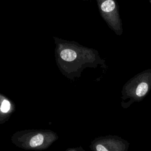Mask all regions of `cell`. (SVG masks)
Masks as SVG:
<instances>
[{"label": "cell", "instance_id": "8992f818", "mask_svg": "<svg viewBox=\"0 0 151 151\" xmlns=\"http://www.w3.org/2000/svg\"><path fill=\"white\" fill-rule=\"evenodd\" d=\"M15 110V106L13 101L0 93V124L8 120Z\"/></svg>", "mask_w": 151, "mask_h": 151}, {"label": "cell", "instance_id": "ba28073f", "mask_svg": "<svg viewBox=\"0 0 151 151\" xmlns=\"http://www.w3.org/2000/svg\"><path fill=\"white\" fill-rule=\"evenodd\" d=\"M81 1H91V0H81Z\"/></svg>", "mask_w": 151, "mask_h": 151}, {"label": "cell", "instance_id": "9c48e42d", "mask_svg": "<svg viewBox=\"0 0 151 151\" xmlns=\"http://www.w3.org/2000/svg\"><path fill=\"white\" fill-rule=\"evenodd\" d=\"M149 1V3L150 4V5H151V0H148Z\"/></svg>", "mask_w": 151, "mask_h": 151}, {"label": "cell", "instance_id": "5b68a950", "mask_svg": "<svg viewBox=\"0 0 151 151\" xmlns=\"http://www.w3.org/2000/svg\"><path fill=\"white\" fill-rule=\"evenodd\" d=\"M130 143L121 137L106 135L94 139L91 142V151H127Z\"/></svg>", "mask_w": 151, "mask_h": 151}, {"label": "cell", "instance_id": "277c9868", "mask_svg": "<svg viewBox=\"0 0 151 151\" xmlns=\"http://www.w3.org/2000/svg\"><path fill=\"white\" fill-rule=\"evenodd\" d=\"M100 16L116 35L123 33L122 21L116 0H96Z\"/></svg>", "mask_w": 151, "mask_h": 151}, {"label": "cell", "instance_id": "6da1fadb", "mask_svg": "<svg viewBox=\"0 0 151 151\" xmlns=\"http://www.w3.org/2000/svg\"><path fill=\"white\" fill-rule=\"evenodd\" d=\"M55 43L54 55L56 64L61 73L67 78L74 80L80 77L87 68L100 66L106 69V61L97 50L69 41L53 37Z\"/></svg>", "mask_w": 151, "mask_h": 151}, {"label": "cell", "instance_id": "3957f363", "mask_svg": "<svg viewBox=\"0 0 151 151\" xmlns=\"http://www.w3.org/2000/svg\"><path fill=\"white\" fill-rule=\"evenodd\" d=\"M151 90V68H147L129 80L122 90L121 106L129 107L133 103L142 101Z\"/></svg>", "mask_w": 151, "mask_h": 151}, {"label": "cell", "instance_id": "52a82bcc", "mask_svg": "<svg viewBox=\"0 0 151 151\" xmlns=\"http://www.w3.org/2000/svg\"><path fill=\"white\" fill-rule=\"evenodd\" d=\"M65 151H85L82 147H73V148H68Z\"/></svg>", "mask_w": 151, "mask_h": 151}, {"label": "cell", "instance_id": "7a4b0ae2", "mask_svg": "<svg viewBox=\"0 0 151 151\" xmlns=\"http://www.w3.org/2000/svg\"><path fill=\"white\" fill-rule=\"evenodd\" d=\"M58 139V134L49 129L21 130L14 133L11 137L15 146L28 150H45Z\"/></svg>", "mask_w": 151, "mask_h": 151}]
</instances>
